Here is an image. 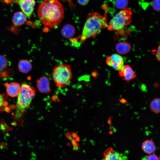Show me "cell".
<instances>
[{"label": "cell", "instance_id": "1", "mask_svg": "<svg viewBox=\"0 0 160 160\" xmlns=\"http://www.w3.org/2000/svg\"><path fill=\"white\" fill-rule=\"evenodd\" d=\"M64 12L63 6L58 0H44L39 5L38 15L43 25L53 28L61 22Z\"/></svg>", "mask_w": 160, "mask_h": 160}, {"label": "cell", "instance_id": "11", "mask_svg": "<svg viewBox=\"0 0 160 160\" xmlns=\"http://www.w3.org/2000/svg\"><path fill=\"white\" fill-rule=\"evenodd\" d=\"M119 75L123 78V79L129 82L135 78L136 75L134 71L129 65H124L122 68L119 70Z\"/></svg>", "mask_w": 160, "mask_h": 160}, {"label": "cell", "instance_id": "15", "mask_svg": "<svg viewBox=\"0 0 160 160\" xmlns=\"http://www.w3.org/2000/svg\"><path fill=\"white\" fill-rule=\"evenodd\" d=\"M115 48L118 53L124 55L130 51L131 49V46L128 42H121L116 44Z\"/></svg>", "mask_w": 160, "mask_h": 160}, {"label": "cell", "instance_id": "9", "mask_svg": "<svg viewBox=\"0 0 160 160\" xmlns=\"http://www.w3.org/2000/svg\"><path fill=\"white\" fill-rule=\"evenodd\" d=\"M103 155V160H124L127 159V156L115 151L111 147L106 149L104 152Z\"/></svg>", "mask_w": 160, "mask_h": 160}, {"label": "cell", "instance_id": "16", "mask_svg": "<svg viewBox=\"0 0 160 160\" xmlns=\"http://www.w3.org/2000/svg\"><path fill=\"white\" fill-rule=\"evenodd\" d=\"M142 148L145 153L149 154L154 152L156 148L154 143L152 140H148L143 143Z\"/></svg>", "mask_w": 160, "mask_h": 160}, {"label": "cell", "instance_id": "20", "mask_svg": "<svg viewBox=\"0 0 160 160\" xmlns=\"http://www.w3.org/2000/svg\"><path fill=\"white\" fill-rule=\"evenodd\" d=\"M8 103L4 94H0V110L6 106Z\"/></svg>", "mask_w": 160, "mask_h": 160}, {"label": "cell", "instance_id": "13", "mask_svg": "<svg viewBox=\"0 0 160 160\" xmlns=\"http://www.w3.org/2000/svg\"><path fill=\"white\" fill-rule=\"evenodd\" d=\"M18 67L19 71L24 73L29 72L32 67L30 62L26 59L20 60L18 62Z\"/></svg>", "mask_w": 160, "mask_h": 160}, {"label": "cell", "instance_id": "24", "mask_svg": "<svg viewBox=\"0 0 160 160\" xmlns=\"http://www.w3.org/2000/svg\"><path fill=\"white\" fill-rule=\"evenodd\" d=\"M160 45H159L156 54V58H157V60L159 61L160 60Z\"/></svg>", "mask_w": 160, "mask_h": 160}, {"label": "cell", "instance_id": "3", "mask_svg": "<svg viewBox=\"0 0 160 160\" xmlns=\"http://www.w3.org/2000/svg\"><path fill=\"white\" fill-rule=\"evenodd\" d=\"M35 95V90L32 86L25 82L22 84L16 105L15 116L20 117L28 108Z\"/></svg>", "mask_w": 160, "mask_h": 160}, {"label": "cell", "instance_id": "18", "mask_svg": "<svg viewBox=\"0 0 160 160\" xmlns=\"http://www.w3.org/2000/svg\"><path fill=\"white\" fill-rule=\"evenodd\" d=\"M128 4V0H116L115 2V7L119 9H123L126 8Z\"/></svg>", "mask_w": 160, "mask_h": 160}, {"label": "cell", "instance_id": "26", "mask_svg": "<svg viewBox=\"0 0 160 160\" xmlns=\"http://www.w3.org/2000/svg\"><path fill=\"white\" fill-rule=\"evenodd\" d=\"M119 101L122 103L123 104H125L127 103V100L124 98H122Z\"/></svg>", "mask_w": 160, "mask_h": 160}, {"label": "cell", "instance_id": "2", "mask_svg": "<svg viewBox=\"0 0 160 160\" xmlns=\"http://www.w3.org/2000/svg\"><path fill=\"white\" fill-rule=\"evenodd\" d=\"M107 27L106 15L103 16L97 12L89 13L80 36V41L83 42L90 37L94 38L101 30Z\"/></svg>", "mask_w": 160, "mask_h": 160}, {"label": "cell", "instance_id": "6", "mask_svg": "<svg viewBox=\"0 0 160 160\" xmlns=\"http://www.w3.org/2000/svg\"><path fill=\"white\" fill-rule=\"evenodd\" d=\"M5 3L18 4L26 17L32 15L35 4V0H2Z\"/></svg>", "mask_w": 160, "mask_h": 160}, {"label": "cell", "instance_id": "22", "mask_svg": "<svg viewBox=\"0 0 160 160\" xmlns=\"http://www.w3.org/2000/svg\"><path fill=\"white\" fill-rule=\"evenodd\" d=\"M144 160H159L160 159L159 157L156 155L155 154H151L148 156H145L142 159Z\"/></svg>", "mask_w": 160, "mask_h": 160}, {"label": "cell", "instance_id": "4", "mask_svg": "<svg viewBox=\"0 0 160 160\" xmlns=\"http://www.w3.org/2000/svg\"><path fill=\"white\" fill-rule=\"evenodd\" d=\"M52 76L57 87L63 88L68 86L72 78L70 66L64 64L55 65L53 70Z\"/></svg>", "mask_w": 160, "mask_h": 160}, {"label": "cell", "instance_id": "27", "mask_svg": "<svg viewBox=\"0 0 160 160\" xmlns=\"http://www.w3.org/2000/svg\"><path fill=\"white\" fill-rule=\"evenodd\" d=\"M61 0L62 1H63V2H65V1H69V0ZM69 0L70 1V0ZM69 4H70V5H71V3H70V1H69Z\"/></svg>", "mask_w": 160, "mask_h": 160}, {"label": "cell", "instance_id": "14", "mask_svg": "<svg viewBox=\"0 0 160 160\" xmlns=\"http://www.w3.org/2000/svg\"><path fill=\"white\" fill-rule=\"evenodd\" d=\"M61 33L64 37L70 39L74 35L75 30L73 25L71 24H67L65 25L62 28Z\"/></svg>", "mask_w": 160, "mask_h": 160}, {"label": "cell", "instance_id": "17", "mask_svg": "<svg viewBox=\"0 0 160 160\" xmlns=\"http://www.w3.org/2000/svg\"><path fill=\"white\" fill-rule=\"evenodd\" d=\"M149 108L153 112L158 114L160 111V100L159 98L156 97L150 103Z\"/></svg>", "mask_w": 160, "mask_h": 160}, {"label": "cell", "instance_id": "12", "mask_svg": "<svg viewBox=\"0 0 160 160\" xmlns=\"http://www.w3.org/2000/svg\"><path fill=\"white\" fill-rule=\"evenodd\" d=\"M26 20V16L23 12H18L14 15L12 18V23L16 26H19L23 25Z\"/></svg>", "mask_w": 160, "mask_h": 160}, {"label": "cell", "instance_id": "7", "mask_svg": "<svg viewBox=\"0 0 160 160\" xmlns=\"http://www.w3.org/2000/svg\"><path fill=\"white\" fill-rule=\"evenodd\" d=\"M106 63L108 65L116 70L121 69L124 65L123 58L117 54H113L108 57L106 60Z\"/></svg>", "mask_w": 160, "mask_h": 160}, {"label": "cell", "instance_id": "23", "mask_svg": "<svg viewBox=\"0 0 160 160\" xmlns=\"http://www.w3.org/2000/svg\"><path fill=\"white\" fill-rule=\"evenodd\" d=\"M89 0H77L78 3L82 6L86 5Z\"/></svg>", "mask_w": 160, "mask_h": 160}, {"label": "cell", "instance_id": "10", "mask_svg": "<svg viewBox=\"0 0 160 160\" xmlns=\"http://www.w3.org/2000/svg\"><path fill=\"white\" fill-rule=\"evenodd\" d=\"M7 95L12 97L17 96L20 89L21 86L18 83L12 82L10 83H6L4 84Z\"/></svg>", "mask_w": 160, "mask_h": 160}, {"label": "cell", "instance_id": "21", "mask_svg": "<svg viewBox=\"0 0 160 160\" xmlns=\"http://www.w3.org/2000/svg\"><path fill=\"white\" fill-rule=\"evenodd\" d=\"M153 8L156 11H160V0H153L152 2Z\"/></svg>", "mask_w": 160, "mask_h": 160}, {"label": "cell", "instance_id": "8", "mask_svg": "<svg viewBox=\"0 0 160 160\" xmlns=\"http://www.w3.org/2000/svg\"><path fill=\"white\" fill-rule=\"evenodd\" d=\"M36 87L42 93H47L51 91L50 81L48 77L45 76L40 77L36 81Z\"/></svg>", "mask_w": 160, "mask_h": 160}, {"label": "cell", "instance_id": "5", "mask_svg": "<svg viewBox=\"0 0 160 160\" xmlns=\"http://www.w3.org/2000/svg\"><path fill=\"white\" fill-rule=\"evenodd\" d=\"M132 12L129 8L120 11L113 17L109 23L108 29L110 31H120L132 22Z\"/></svg>", "mask_w": 160, "mask_h": 160}, {"label": "cell", "instance_id": "25", "mask_svg": "<svg viewBox=\"0 0 160 160\" xmlns=\"http://www.w3.org/2000/svg\"><path fill=\"white\" fill-rule=\"evenodd\" d=\"M140 88L141 90L145 91L146 89V87L145 85L144 84H141L140 86Z\"/></svg>", "mask_w": 160, "mask_h": 160}, {"label": "cell", "instance_id": "19", "mask_svg": "<svg viewBox=\"0 0 160 160\" xmlns=\"http://www.w3.org/2000/svg\"><path fill=\"white\" fill-rule=\"evenodd\" d=\"M8 61L5 57L0 55V71L6 69L8 65Z\"/></svg>", "mask_w": 160, "mask_h": 160}]
</instances>
